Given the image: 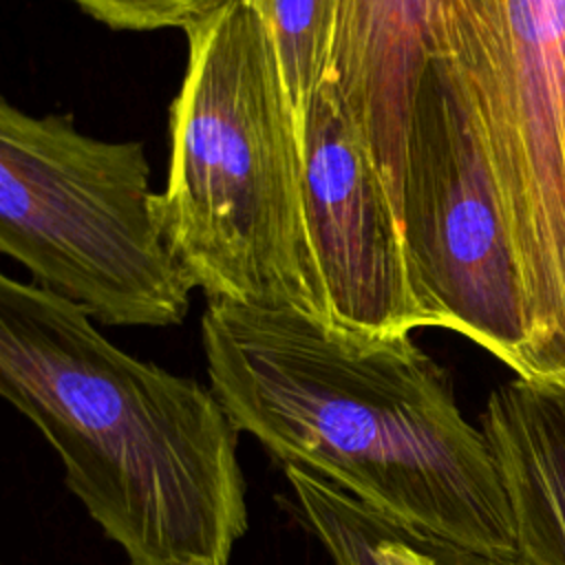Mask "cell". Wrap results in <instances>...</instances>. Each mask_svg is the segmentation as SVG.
<instances>
[{
  "instance_id": "10",
  "label": "cell",
  "mask_w": 565,
  "mask_h": 565,
  "mask_svg": "<svg viewBox=\"0 0 565 565\" xmlns=\"http://www.w3.org/2000/svg\"><path fill=\"white\" fill-rule=\"evenodd\" d=\"M285 475L296 512L333 565H523L404 525L305 468L287 466Z\"/></svg>"
},
{
  "instance_id": "12",
  "label": "cell",
  "mask_w": 565,
  "mask_h": 565,
  "mask_svg": "<svg viewBox=\"0 0 565 565\" xmlns=\"http://www.w3.org/2000/svg\"><path fill=\"white\" fill-rule=\"evenodd\" d=\"M95 20L128 31L188 29L225 0H71Z\"/></svg>"
},
{
  "instance_id": "2",
  "label": "cell",
  "mask_w": 565,
  "mask_h": 565,
  "mask_svg": "<svg viewBox=\"0 0 565 565\" xmlns=\"http://www.w3.org/2000/svg\"><path fill=\"white\" fill-rule=\"evenodd\" d=\"M0 393L130 565L230 563L247 486L241 430L212 388L121 351L75 302L2 276Z\"/></svg>"
},
{
  "instance_id": "8",
  "label": "cell",
  "mask_w": 565,
  "mask_h": 565,
  "mask_svg": "<svg viewBox=\"0 0 565 565\" xmlns=\"http://www.w3.org/2000/svg\"><path fill=\"white\" fill-rule=\"evenodd\" d=\"M444 49V0H335L327 79L362 132L397 214L411 110L424 68Z\"/></svg>"
},
{
  "instance_id": "13",
  "label": "cell",
  "mask_w": 565,
  "mask_h": 565,
  "mask_svg": "<svg viewBox=\"0 0 565 565\" xmlns=\"http://www.w3.org/2000/svg\"><path fill=\"white\" fill-rule=\"evenodd\" d=\"M174 565H223L214 558H205V556H192V558H185V561H179Z\"/></svg>"
},
{
  "instance_id": "6",
  "label": "cell",
  "mask_w": 565,
  "mask_h": 565,
  "mask_svg": "<svg viewBox=\"0 0 565 565\" xmlns=\"http://www.w3.org/2000/svg\"><path fill=\"white\" fill-rule=\"evenodd\" d=\"M399 225L433 327L472 340L530 380L519 269L477 128L444 55L428 62L411 110Z\"/></svg>"
},
{
  "instance_id": "9",
  "label": "cell",
  "mask_w": 565,
  "mask_h": 565,
  "mask_svg": "<svg viewBox=\"0 0 565 565\" xmlns=\"http://www.w3.org/2000/svg\"><path fill=\"white\" fill-rule=\"evenodd\" d=\"M481 430L503 477L523 565H565V391L527 380L497 386Z\"/></svg>"
},
{
  "instance_id": "11",
  "label": "cell",
  "mask_w": 565,
  "mask_h": 565,
  "mask_svg": "<svg viewBox=\"0 0 565 565\" xmlns=\"http://www.w3.org/2000/svg\"><path fill=\"white\" fill-rule=\"evenodd\" d=\"M260 15L282 75L298 141L329 75L335 0H249ZM302 150V148H300Z\"/></svg>"
},
{
  "instance_id": "1",
  "label": "cell",
  "mask_w": 565,
  "mask_h": 565,
  "mask_svg": "<svg viewBox=\"0 0 565 565\" xmlns=\"http://www.w3.org/2000/svg\"><path fill=\"white\" fill-rule=\"evenodd\" d=\"M210 388L282 466L461 547L516 556L503 477L450 375L411 333L364 338L296 309L210 298Z\"/></svg>"
},
{
  "instance_id": "7",
  "label": "cell",
  "mask_w": 565,
  "mask_h": 565,
  "mask_svg": "<svg viewBox=\"0 0 565 565\" xmlns=\"http://www.w3.org/2000/svg\"><path fill=\"white\" fill-rule=\"evenodd\" d=\"M300 148L320 320L364 338L433 327L413 282L393 194L329 79L313 99Z\"/></svg>"
},
{
  "instance_id": "5",
  "label": "cell",
  "mask_w": 565,
  "mask_h": 565,
  "mask_svg": "<svg viewBox=\"0 0 565 565\" xmlns=\"http://www.w3.org/2000/svg\"><path fill=\"white\" fill-rule=\"evenodd\" d=\"M444 46L512 243L527 382L565 391V0H444Z\"/></svg>"
},
{
  "instance_id": "4",
  "label": "cell",
  "mask_w": 565,
  "mask_h": 565,
  "mask_svg": "<svg viewBox=\"0 0 565 565\" xmlns=\"http://www.w3.org/2000/svg\"><path fill=\"white\" fill-rule=\"evenodd\" d=\"M0 249L33 282L115 327H168L194 282L172 254L139 141L0 102Z\"/></svg>"
},
{
  "instance_id": "3",
  "label": "cell",
  "mask_w": 565,
  "mask_h": 565,
  "mask_svg": "<svg viewBox=\"0 0 565 565\" xmlns=\"http://www.w3.org/2000/svg\"><path fill=\"white\" fill-rule=\"evenodd\" d=\"M185 38L157 194L166 241L210 298L320 320L302 150L269 33L249 0H225Z\"/></svg>"
}]
</instances>
